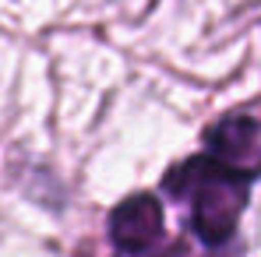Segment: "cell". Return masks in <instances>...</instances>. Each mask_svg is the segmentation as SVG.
Segmentation results:
<instances>
[{"instance_id": "cell-1", "label": "cell", "mask_w": 261, "mask_h": 257, "mask_svg": "<svg viewBox=\"0 0 261 257\" xmlns=\"http://www.w3.org/2000/svg\"><path fill=\"white\" fill-rule=\"evenodd\" d=\"M251 187H254V176L229 166L208 148L201 155H191V159L170 166L163 176V190L187 205L194 236L212 250L226 247L237 236Z\"/></svg>"}, {"instance_id": "cell-2", "label": "cell", "mask_w": 261, "mask_h": 257, "mask_svg": "<svg viewBox=\"0 0 261 257\" xmlns=\"http://www.w3.org/2000/svg\"><path fill=\"white\" fill-rule=\"evenodd\" d=\"M163 222L166 218H163L159 197H152V194H130L106 218L110 243L124 257H138V254H145V250H152L159 243Z\"/></svg>"}, {"instance_id": "cell-3", "label": "cell", "mask_w": 261, "mask_h": 257, "mask_svg": "<svg viewBox=\"0 0 261 257\" xmlns=\"http://www.w3.org/2000/svg\"><path fill=\"white\" fill-rule=\"evenodd\" d=\"M208 152L226 159L229 166L244 169L247 176L261 180V120L258 117H222L219 124L205 130Z\"/></svg>"}]
</instances>
